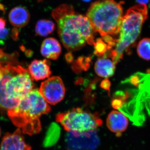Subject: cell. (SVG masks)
<instances>
[{"mask_svg": "<svg viewBox=\"0 0 150 150\" xmlns=\"http://www.w3.org/2000/svg\"><path fill=\"white\" fill-rule=\"evenodd\" d=\"M136 1L139 4L146 5L149 3V0H136Z\"/></svg>", "mask_w": 150, "mask_h": 150, "instance_id": "cell-22", "label": "cell"}, {"mask_svg": "<svg viewBox=\"0 0 150 150\" xmlns=\"http://www.w3.org/2000/svg\"><path fill=\"white\" fill-rule=\"evenodd\" d=\"M55 28V24L53 21L48 20H40L36 23L35 31L37 35L45 37L52 33Z\"/></svg>", "mask_w": 150, "mask_h": 150, "instance_id": "cell-16", "label": "cell"}, {"mask_svg": "<svg viewBox=\"0 0 150 150\" xmlns=\"http://www.w3.org/2000/svg\"><path fill=\"white\" fill-rule=\"evenodd\" d=\"M61 134V129L58 124L51 123L47 130L43 141V146L49 147L54 146L59 139Z\"/></svg>", "mask_w": 150, "mask_h": 150, "instance_id": "cell-15", "label": "cell"}, {"mask_svg": "<svg viewBox=\"0 0 150 150\" xmlns=\"http://www.w3.org/2000/svg\"><path fill=\"white\" fill-rule=\"evenodd\" d=\"M82 1L85 2H89L90 1H91V0H82Z\"/></svg>", "mask_w": 150, "mask_h": 150, "instance_id": "cell-26", "label": "cell"}, {"mask_svg": "<svg viewBox=\"0 0 150 150\" xmlns=\"http://www.w3.org/2000/svg\"><path fill=\"white\" fill-rule=\"evenodd\" d=\"M148 17L146 5L142 4L132 7L123 16L115 48L110 54L115 64L122 59L123 54L135 43Z\"/></svg>", "mask_w": 150, "mask_h": 150, "instance_id": "cell-5", "label": "cell"}, {"mask_svg": "<svg viewBox=\"0 0 150 150\" xmlns=\"http://www.w3.org/2000/svg\"><path fill=\"white\" fill-rule=\"evenodd\" d=\"M10 22L14 27L23 28L26 26L30 20V15L27 9L17 6L12 9L8 14Z\"/></svg>", "mask_w": 150, "mask_h": 150, "instance_id": "cell-12", "label": "cell"}, {"mask_svg": "<svg viewBox=\"0 0 150 150\" xmlns=\"http://www.w3.org/2000/svg\"><path fill=\"white\" fill-rule=\"evenodd\" d=\"M115 64L112 60L106 57L100 58L97 61L95 70L100 76L108 78L112 76L115 70Z\"/></svg>", "mask_w": 150, "mask_h": 150, "instance_id": "cell-14", "label": "cell"}, {"mask_svg": "<svg viewBox=\"0 0 150 150\" xmlns=\"http://www.w3.org/2000/svg\"><path fill=\"white\" fill-rule=\"evenodd\" d=\"M96 44H95L96 46V50L97 54H101L104 53L106 51V48H108V46H106L102 40H98Z\"/></svg>", "mask_w": 150, "mask_h": 150, "instance_id": "cell-18", "label": "cell"}, {"mask_svg": "<svg viewBox=\"0 0 150 150\" xmlns=\"http://www.w3.org/2000/svg\"><path fill=\"white\" fill-rule=\"evenodd\" d=\"M18 30L16 28H14L12 30L11 35L14 40H16L18 38Z\"/></svg>", "mask_w": 150, "mask_h": 150, "instance_id": "cell-20", "label": "cell"}, {"mask_svg": "<svg viewBox=\"0 0 150 150\" xmlns=\"http://www.w3.org/2000/svg\"><path fill=\"white\" fill-rule=\"evenodd\" d=\"M129 123L128 117L123 112L118 110L111 111L106 120V125L108 129L117 135L126 131Z\"/></svg>", "mask_w": 150, "mask_h": 150, "instance_id": "cell-10", "label": "cell"}, {"mask_svg": "<svg viewBox=\"0 0 150 150\" xmlns=\"http://www.w3.org/2000/svg\"><path fill=\"white\" fill-rule=\"evenodd\" d=\"M13 57L5 54L0 59V69L4 74L0 81L1 110L8 111L15 108L34 88L29 71L18 65Z\"/></svg>", "mask_w": 150, "mask_h": 150, "instance_id": "cell-1", "label": "cell"}, {"mask_svg": "<svg viewBox=\"0 0 150 150\" xmlns=\"http://www.w3.org/2000/svg\"><path fill=\"white\" fill-rule=\"evenodd\" d=\"M31 148L25 143L20 129L13 133H7L3 137L0 150H31Z\"/></svg>", "mask_w": 150, "mask_h": 150, "instance_id": "cell-9", "label": "cell"}, {"mask_svg": "<svg viewBox=\"0 0 150 150\" xmlns=\"http://www.w3.org/2000/svg\"><path fill=\"white\" fill-rule=\"evenodd\" d=\"M4 73L0 69V81L3 79V76H4Z\"/></svg>", "mask_w": 150, "mask_h": 150, "instance_id": "cell-24", "label": "cell"}, {"mask_svg": "<svg viewBox=\"0 0 150 150\" xmlns=\"http://www.w3.org/2000/svg\"><path fill=\"white\" fill-rule=\"evenodd\" d=\"M62 52L60 43L55 38H49L44 40L40 48L41 54L48 59L56 60Z\"/></svg>", "mask_w": 150, "mask_h": 150, "instance_id": "cell-13", "label": "cell"}, {"mask_svg": "<svg viewBox=\"0 0 150 150\" xmlns=\"http://www.w3.org/2000/svg\"><path fill=\"white\" fill-rule=\"evenodd\" d=\"M1 127H0V137H1Z\"/></svg>", "mask_w": 150, "mask_h": 150, "instance_id": "cell-25", "label": "cell"}, {"mask_svg": "<svg viewBox=\"0 0 150 150\" xmlns=\"http://www.w3.org/2000/svg\"><path fill=\"white\" fill-rule=\"evenodd\" d=\"M9 34V30L8 29L5 28L0 30V39L1 40H6L8 37Z\"/></svg>", "mask_w": 150, "mask_h": 150, "instance_id": "cell-19", "label": "cell"}, {"mask_svg": "<svg viewBox=\"0 0 150 150\" xmlns=\"http://www.w3.org/2000/svg\"><path fill=\"white\" fill-rule=\"evenodd\" d=\"M51 110L39 91L33 89L17 107L8 111V115L23 134L33 135L38 134L41 130L40 116L49 113Z\"/></svg>", "mask_w": 150, "mask_h": 150, "instance_id": "cell-3", "label": "cell"}, {"mask_svg": "<svg viewBox=\"0 0 150 150\" xmlns=\"http://www.w3.org/2000/svg\"><path fill=\"white\" fill-rule=\"evenodd\" d=\"M0 11H5V8L2 4L0 3Z\"/></svg>", "mask_w": 150, "mask_h": 150, "instance_id": "cell-23", "label": "cell"}, {"mask_svg": "<svg viewBox=\"0 0 150 150\" xmlns=\"http://www.w3.org/2000/svg\"><path fill=\"white\" fill-rule=\"evenodd\" d=\"M6 21L3 18H0V30L5 28Z\"/></svg>", "mask_w": 150, "mask_h": 150, "instance_id": "cell-21", "label": "cell"}, {"mask_svg": "<svg viewBox=\"0 0 150 150\" xmlns=\"http://www.w3.org/2000/svg\"><path fill=\"white\" fill-rule=\"evenodd\" d=\"M137 52L140 58L150 60V38H143L140 40L137 46Z\"/></svg>", "mask_w": 150, "mask_h": 150, "instance_id": "cell-17", "label": "cell"}, {"mask_svg": "<svg viewBox=\"0 0 150 150\" xmlns=\"http://www.w3.org/2000/svg\"><path fill=\"white\" fill-rule=\"evenodd\" d=\"M69 132L67 142L69 148L71 149H94L99 143L95 131L81 133Z\"/></svg>", "mask_w": 150, "mask_h": 150, "instance_id": "cell-8", "label": "cell"}, {"mask_svg": "<svg viewBox=\"0 0 150 150\" xmlns=\"http://www.w3.org/2000/svg\"><path fill=\"white\" fill-rule=\"evenodd\" d=\"M121 3L113 0H102L93 3L86 16L95 31L99 33L106 42L116 40L123 18Z\"/></svg>", "mask_w": 150, "mask_h": 150, "instance_id": "cell-4", "label": "cell"}, {"mask_svg": "<svg viewBox=\"0 0 150 150\" xmlns=\"http://www.w3.org/2000/svg\"><path fill=\"white\" fill-rule=\"evenodd\" d=\"M39 91L46 102L51 105H55L62 101L64 97L65 88L61 78L53 76L41 83Z\"/></svg>", "mask_w": 150, "mask_h": 150, "instance_id": "cell-7", "label": "cell"}, {"mask_svg": "<svg viewBox=\"0 0 150 150\" xmlns=\"http://www.w3.org/2000/svg\"><path fill=\"white\" fill-rule=\"evenodd\" d=\"M56 121L61 123L66 131L76 133L94 131L102 124L96 114L74 108L57 114Z\"/></svg>", "mask_w": 150, "mask_h": 150, "instance_id": "cell-6", "label": "cell"}, {"mask_svg": "<svg viewBox=\"0 0 150 150\" xmlns=\"http://www.w3.org/2000/svg\"><path fill=\"white\" fill-rule=\"evenodd\" d=\"M31 77L36 81L42 80L50 76L51 72L48 62L46 60H35L28 67Z\"/></svg>", "mask_w": 150, "mask_h": 150, "instance_id": "cell-11", "label": "cell"}, {"mask_svg": "<svg viewBox=\"0 0 150 150\" xmlns=\"http://www.w3.org/2000/svg\"><path fill=\"white\" fill-rule=\"evenodd\" d=\"M53 18L64 46L70 50L80 49L86 43L95 44V31L87 17L77 13L74 7L64 4L54 10Z\"/></svg>", "mask_w": 150, "mask_h": 150, "instance_id": "cell-2", "label": "cell"}]
</instances>
